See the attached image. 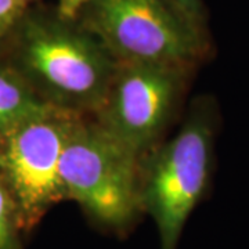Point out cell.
<instances>
[{"label":"cell","instance_id":"3","mask_svg":"<svg viewBox=\"0 0 249 249\" xmlns=\"http://www.w3.org/2000/svg\"><path fill=\"white\" fill-rule=\"evenodd\" d=\"M214 121L208 103L154 157L140 201L154 216L162 249H175L183 226L205 196L213 162Z\"/></svg>","mask_w":249,"mask_h":249},{"label":"cell","instance_id":"1","mask_svg":"<svg viewBox=\"0 0 249 249\" xmlns=\"http://www.w3.org/2000/svg\"><path fill=\"white\" fill-rule=\"evenodd\" d=\"M22 27V60L50 103L70 112L98 111L118 68L100 40L57 11L28 18Z\"/></svg>","mask_w":249,"mask_h":249},{"label":"cell","instance_id":"7","mask_svg":"<svg viewBox=\"0 0 249 249\" xmlns=\"http://www.w3.org/2000/svg\"><path fill=\"white\" fill-rule=\"evenodd\" d=\"M57 108L42 98L16 73L0 71V137L14 127Z\"/></svg>","mask_w":249,"mask_h":249},{"label":"cell","instance_id":"4","mask_svg":"<svg viewBox=\"0 0 249 249\" xmlns=\"http://www.w3.org/2000/svg\"><path fill=\"white\" fill-rule=\"evenodd\" d=\"M139 155L100 124L76 122L68 134L60 162L64 194L109 224H124L140 201Z\"/></svg>","mask_w":249,"mask_h":249},{"label":"cell","instance_id":"9","mask_svg":"<svg viewBox=\"0 0 249 249\" xmlns=\"http://www.w3.org/2000/svg\"><path fill=\"white\" fill-rule=\"evenodd\" d=\"M170 3L196 28L206 31V13L202 0H169Z\"/></svg>","mask_w":249,"mask_h":249},{"label":"cell","instance_id":"12","mask_svg":"<svg viewBox=\"0 0 249 249\" xmlns=\"http://www.w3.org/2000/svg\"><path fill=\"white\" fill-rule=\"evenodd\" d=\"M22 1H24V3H27V4H28V3H29V1H32V0H22Z\"/></svg>","mask_w":249,"mask_h":249},{"label":"cell","instance_id":"8","mask_svg":"<svg viewBox=\"0 0 249 249\" xmlns=\"http://www.w3.org/2000/svg\"><path fill=\"white\" fill-rule=\"evenodd\" d=\"M27 6L22 0H0V39L19 25Z\"/></svg>","mask_w":249,"mask_h":249},{"label":"cell","instance_id":"11","mask_svg":"<svg viewBox=\"0 0 249 249\" xmlns=\"http://www.w3.org/2000/svg\"><path fill=\"white\" fill-rule=\"evenodd\" d=\"M89 0H58L57 13L65 19H75L80 9L88 3Z\"/></svg>","mask_w":249,"mask_h":249},{"label":"cell","instance_id":"5","mask_svg":"<svg viewBox=\"0 0 249 249\" xmlns=\"http://www.w3.org/2000/svg\"><path fill=\"white\" fill-rule=\"evenodd\" d=\"M181 67L118 62L98 124L140 155L157 140L181 86Z\"/></svg>","mask_w":249,"mask_h":249},{"label":"cell","instance_id":"6","mask_svg":"<svg viewBox=\"0 0 249 249\" xmlns=\"http://www.w3.org/2000/svg\"><path fill=\"white\" fill-rule=\"evenodd\" d=\"M75 122L73 112L57 108L0 137V166L29 216L39 214L64 194L60 162Z\"/></svg>","mask_w":249,"mask_h":249},{"label":"cell","instance_id":"10","mask_svg":"<svg viewBox=\"0 0 249 249\" xmlns=\"http://www.w3.org/2000/svg\"><path fill=\"white\" fill-rule=\"evenodd\" d=\"M11 242V202L0 183V249H9Z\"/></svg>","mask_w":249,"mask_h":249},{"label":"cell","instance_id":"2","mask_svg":"<svg viewBox=\"0 0 249 249\" xmlns=\"http://www.w3.org/2000/svg\"><path fill=\"white\" fill-rule=\"evenodd\" d=\"M75 19L119 62L184 68L208 52V35L169 0H89Z\"/></svg>","mask_w":249,"mask_h":249}]
</instances>
